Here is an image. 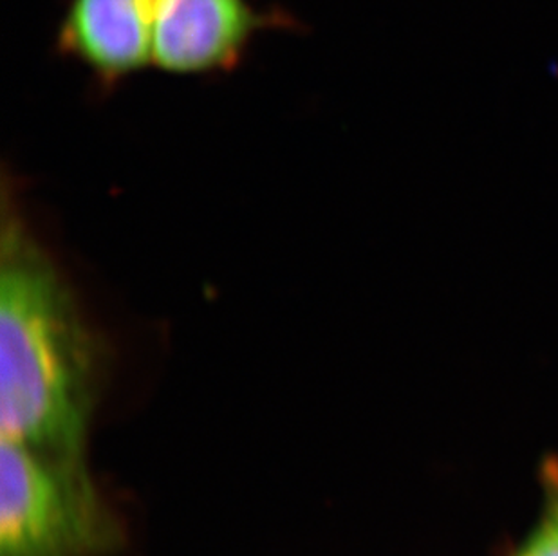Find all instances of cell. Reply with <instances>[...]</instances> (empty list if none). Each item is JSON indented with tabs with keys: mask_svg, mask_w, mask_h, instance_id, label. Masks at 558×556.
<instances>
[{
	"mask_svg": "<svg viewBox=\"0 0 558 556\" xmlns=\"http://www.w3.org/2000/svg\"><path fill=\"white\" fill-rule=\"evenodd\" d=\"M104 343L68 278L21 217L0 237V432L48 456L84 461Z\"/></svg>",
	"mask_w": 558,
	"mask_h": 556,
	"instance_id": "1",
	"label": "cell"
},
{
	"mask_svg": "<svg viewBox=\"0 0 558 556\" xmlns=\"http://www.w3.org/2000/svg\"><path fill=\"white\" fill-rule=\"evenodd\" d=\"M517 556H558V464L549 467L546 513Z\"/></svg>",
	"mask_w": 558,
	"mask_h": 556,
	"instance_id": "5",
	"label": "cell"
},
{
	"mask_svg": "<svg viewBox=\"0 0 558 556\" xmlns=\"http://www.w3.org/2000/svg\"><path fill=\"white\" fill-rule=\"evenodd\" d=\"M59 49L117 82L153 62L148 0H69Z\"/></svg>",
	"mask_w": 558,
	"mask_h": 556,
	"instance_id": "4",
	"label": "cell"
},
{
	"mask_svg": "<svg viewBox=\"0 0 558 556\" xmlns=\"http://www.w3.org/2000/svg\"><path fill=\"white\" fill-rule=\"evenodd\" d=\"M153 63L170 73L230 69L266 27L288 26L284 15L263 13L248 0H148Z\"/></svg>",
	"mask_w": 558,
	"mask_h": 556,
	"instance_id": "3",
	"label": "cell"
},
{
	"mask_svg": "<svg viewBox=\"0 0 558 556\" xmlns=\"http://www.w3.org/2000/svg\"><path fill=\"white\" fill-rule=\"evenodd\" d=\"M120 539L84 461L2 439L0 556H106Z\"/></svg>",
	"mask_w": 558,
	"mask_h": 556,
	"instance_id": "2",
	"label": "cell"
}]
</instances>
